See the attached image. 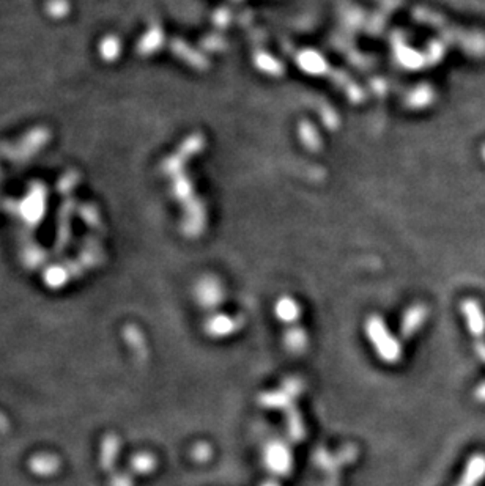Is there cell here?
Wrapping results in <instances>:
<instances>
[{
  "instance_id": "1",
  "label": "cell",
  "mask_w": 485,
  "mask_h": 486,
  "mask_svg": "<svg viewBox=\"0 0 485 486\" xmlns=\"http://www.w3.org/2000/svg\"><path fill=\"white\" fill-rule=\"evenodd\" d=\"M421 18L427 21V23H432L430 26L438 28V31L445 35V38L455 43V45H460L463 49L468 50L469 54L485 55V35L467 32L462 31V28L445 24L438 16H435V14H429V16L423 14V16H419V19Z\"/></svg>"
},
{
  "instance_id": "3",
  "label": "cell",
  "mask_w": 485,
  "mask_h": 486,
  "mask_svg": "<svg viewBox=\"0 0 485 486\" xmlns=\"http://www.w3.org/2000/svg\"><path fill=\"white\" fill-rule=\"evenodd\" d=\"M462 311L465 316L468 331L477 340H482L485 336V314L479 302L474 299H465L462 304Z\"/></svg>"
},
{
  "instance_id": "9",
  "label": "cell",
  "mask_w": 485,
  "mask_h": 486,
  "mask_svg": "<svg viewBox=\"0 0 485 486\" xmlns=\"http://www.w3.org/2000/svg\"><path fill=\"white\" fill-rule=\"evenodd\" d=\"M231 329H234V321H231L229 316H224V315L214 316L208 323V332L216 337L226 336V333H229Z\"/></svg>"
},
{
  "instance_id": "2",
  "label": "cell",
  "mask_w": 485,
  "mask_h": 486,
  "mask_svg": "<svg viewBox=\"0 0 485 486\" xmlns=\"http://www.w3.org/2000/svg\"><path fill=\"white\" fill-rule=\"evenodd\" d=\"M366 331H367L369 340L374 343L376 353H378V356L383 360L389 362V364H394V362L400 359L402 351H400L399 342L391 336L385 323H383L378 316L369 318V321L366 324Z\"/></svg>"
},
{
  "instance_id": "10",
  "label": "cell",
  "mask_w": 485,
  "mask_h": 486,
  "mask_svg": "<svg viewBox=\"0 0 485 486\" xmlns=\"http://www.w3.org/2000/svg\"><path fill=\"white\" fill-rule=\"evenodd\" d=\"M474 350H476V354L477 356L481 358V360L485 362V340H477V342L474 343Z\"/></svg>"
},
{
  "instance_id": "4",
  "label": "cell",
  "mask_w": 485,
  "mask_h": 486,
  "mask_svg": "<svg viewBox=\"0 0 485 486\" xmlns=\"http://www.w3.org/2000/svg\"><path fill=\"white\" fill-rule=\"evenodd\" d=\"M485 478V455L476 453L469 458L465 473L457 486H477Z\"/></svg>"
},
{
  "instance_id": "12",
  "label": "cell",
  "mask_w": 485,
  "mask_h": 486,
  "mask_svg": "<svg viewBox=\"0 0 485 486\" xmlns=\"http://www.w3.org/2000/svg\"><path fill=\"white\" fill-rule=\"evenodd\" d=\"M482 158L485 159V145H484V147H482Z\"/></svg>"
},
{
  "instance_id": "11",
  "label": "cell",
  "mask_w": 485,
  "mask_h": 486,
  "mask_svg": "<svg viewBox=\"0 0 485 486\" xmlns=\"http://www.w3.org/2000/svg\"><path fill=\"white\" fill-rule=\"evenodd\" d=\"M474 398H476L477 402L485 403V381L482 384H479V386H477V389L474 392Z\"/></svg>"
},
{
  "instance_id": "6",
  "label": "cell",
  "mask_w": 485,
  "mask_h": 486,
  "mask_svg": "<svg viewBox=\"0 0 485 486\" xmlns=\"http://www.w3.org/2000/svg\"><path fill=\"white\" fill-rule=\"evenodd\" d=\"M221 296L222 293L218 280L205 279L199 287V297L207 307H213L218 302H221Z\"/></svg>"
},
{
  "instance_id": "7",
  "label": "cell",
  "mask_w": 485,
  "mask_h": 486,
  "mask_svg": "<svg viewBox=\"0 0 485 486\" xmlns=\"http://www.w3.org/2000/svg\"><path fill=\"white\" fill-rule=\"evenodd\" d=\"M276 315L284 323H293L300 318V307L292 297H282L276 304Z\"/></svg>"
},
{
  "instance_id": "8",
  "label": "cell",
  "mask_w": 485,
  "mask_h": 486,
  "mask_svg": "<svg viewBox=\"0 0 485 486\" xmlns=\"http://www.w3.org/2000/svg\"><path fill=\"white\" fill-rule=\"evenodd\" d=\"M425 309L423 306H416V307H413L410 311H408V315L407 318H405V321H403V331L405 333L408 332V336L413 332H416L419 329V326H421L425 320Z\"/></svg>"
},
{
  "instance_id": "5",
  "label": "cell",
  "mask_w": 485,
  "mask_h": 486,
  "mask_svg": "<svg viewBox=\"0 0 485 486\" xmlns=\"http://www.w3.org/2000/svg\"><path fill=\"white\" fill-rule=\"evenodd\" d=\"M268 468H271L274 473H287L290 469V453H288L284 446L274 444L266 452Z\"/></svg>"
}]
</instances>
